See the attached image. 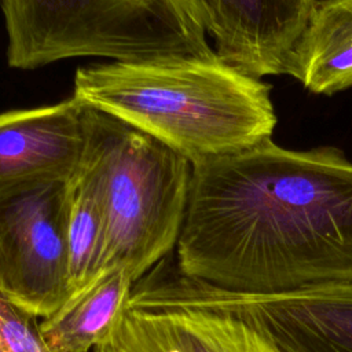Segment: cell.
Instances as JSON below:
<instances>
[{
	"label": "cell",
	"instance_id": "6da1fadb",
	"mask_svg": "<svg viewBox=\"0 0 352 352\" xmlns=\"http://www.w3.org/2000/svg\"><path fill=\"white\" fill-rule=\"evenodd\" d=\"M179 268L223 290L292 293L352 283V161L267 139L191 165Z\"/></svg>",
	"mask_w": 352,
	"mask_h": 352
},
{
	"label": "cell",
	"instance_id": "7a4b0ae2",
	"mask_svg": "<svg viewBox=\"0 0 352 352\" xmlns=\"http://www.w3.org/2000/svg\"><path fill=\"white\" fill-rule=\"evenodd\" d=\"M272 87L212 55H158L78 67L73 96L192 164L271 139Z\"/></svg>",
	"mask_w": 352,
	"mask_h": 352
},
{
	"label": "cell",
	"instance_id": "3957f363",
	"mask_svg": "<svg viewBox=\"0 0 352 352\" xmlns=\"http://www.w3.org/2000/svg\"><path fill=\"white\" fill-rule=\"evenodd\" d=\"M85 143L77 175L94 191L106 228V268L139 279L177 243L191 162L157 139L84 106Z\"/></svg>",
	"mask_w": 352,
	"mask_h": 352
},
{
	"label": "cell",
	"instance_id": "277c9868",
	"mask_svg": "<svg viewBox=\"0 0 352 352\" xmlns=\"http://www.w3.org/2000/svg\"><path fill=\"white\" fill-rule=\"evenodd\" d=\"M10 67L73 58L212 55L190 0H0Z\"/></svg>",
	"mask_w": 352,
	"mask_h": 352
},
{
	"label": "cell",
	"instance_id": "5b68a950",
	"mask_svg": "<svg viewBox=\"0 0 352 352\" xmlns=\"http://www.w3.org/2000/svg\"><path fill=\"white\" fill-rule=\"evenodd\" d=\"M94 352L285 351L212 285L186 275L170 253L135 280L118 322Z\"/></svg>",
	"mask_w": 352,
	"mask_h": 352
},
{
	"label": "cell",
	"instance_id": "8992f818",
	"mask_svg": "<svg viewBox=\"0 0 352 352\" xmlns=\"http://www.w3.org/2000/svg\"><path fill=\"white\" fill-rule=\"evenodd\" d=\"M69 180L0 194V292L37 318L51 315L72 296Z\"/></svg>",
	"mask_w": 352,
	"mask_h": 352
},
{
	"label": "cell",
	"instance_id": "52a82bcc",
	"mask_svg": "<svg viewBox=\"0 0 352 352\" xmlns=\"http://www.w3.org/2000/svg\"><path fill=\"white\" fill-rule=\"evenodd\" d=\"M214 40L216 54L263 78L283 74V63L315 0H190Z\"/></svg>",
	"mask_w": 352,
	"mask_h": 352
},
{
	"label": "cell",
	"instance_id": "ba28073f",
	"mask_svg": "<svg viewBox=\"0 0 352 352\" xmlns=\"http://www.w3.org/2000/svg\"><path fill=\"white\" fill-rule=\"evenodd\" d=\"M213 287L228 308L285 352H352V283L279 294Z\"/></svg>",
	"mask_w": 352,
	"mask_h": 352
},
{
	"label": "cell",
	"instance_id": "9c48e42d",
	"mask_svg": "<svg viewBox=\"0 0 352 352\" xmlns=\"http://www.w3.org/2000/svg\"><path fill=\"white\" fill-rule=\"evenodd\" d=\"M84 110L72 96L0 113V194L26 184L69 180L84 151Z\"/></svg>",
	"mask_w": 352,
	"mask_h": 352
},
{
	"label": "cell",
	"instance_id": "30bf717a",
	"mask_svg": "<svg viewBox=\"0 0 352 352\" xmlns=\"http://www.w3.org/2000/svg\"><path fill=\"white\" fill-rule=\"evenodd\" d=\"M283 74L318 95L352 87V0H315L286 56Z\"/></svg>",
	"mask_w": 352,
	"mask_h": 352
},
{
	"label": "cell",
	"instance_id": "8fae6325",
	"mask_svg": "<svg viewBox=\"0 0 352 352\" xmlns=\"http://www.w3.org/2000/svg\"><path fill=\"white\" fill-rule=\"evenodd\" d=\"M135 278L121 265L107 267L43 318L40 331L51 352H89L111 333L124 312Z\"/></svg>",
	"mask_w": 352,
	"mask_h": 352
},
{
	"label": "cell",
	"instance_id": "7c38bea8",
	"mask_svg": "<svg viewBox=\"0 0 352 352\" xmlns=\"http://www.w3.org/2000/svg\"><path fill=\"white\" fill-rule=\"evenodd\" d=\"M106 228L91 187L74 173L69 180L67 250L72 294L106 270Z\"/></svg>",
	"mask_w": 352,
	"mask_h": 352
},
{
	"label": "cell",
	"instance_id": "4fadbf2b",
	"mask_svg": "<svg viewBox=\"0 0 352 352\" xmlns=\"http://www.w3.org/2000/svg\"><path fill=\"white\" fill-rule=\"evenodd\" d=\"M0 352H51L37 316L0 292Z\"/></svg>",
	"mask_w": 352,
	"mask_h": 352
}]
</instances>
